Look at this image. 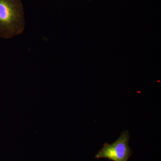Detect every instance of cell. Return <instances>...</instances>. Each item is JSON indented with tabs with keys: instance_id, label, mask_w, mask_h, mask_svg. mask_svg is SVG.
Segmentation results:
<instances>
[{
	"instance_id": "obj_2",
	"label": "cell",
	"mask_w": 161,
	"mask_h": 161,
	"mask_svg": "<svg viewBox=\"0 0 161 161\" xmlns=\"http://www.w3.org/2000/svg\"><path fill=\"white\" fill-rule=\"evenodd\" d=\"M130 139L128 130L124 131L114 142L104 144L103 147L95 155V158L108 159L112 161H128L132 153L129 145Z\"/></svg>"
},
{
	"instance_id": "obj_1",
	"label": "cell",
	"mask_w": 161,
	"mask_h": 161,
	"mask_svg": "<svg viewBox=\"0 0 161 161\" xmlns=\"http://www.w3.org/2000/svg\"><path fill=\"white\" fill-rule=\"evenodd\" d=\"M25 27L22 0H0V37H14L22 34Z\"/></svg>"
}]
</instances>
